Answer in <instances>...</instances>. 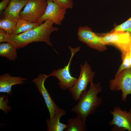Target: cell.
Here are the masks:
<instances>
[{
  "instance_id": "cell-2",
  "label": "cell",
  "mask_w": 131,
  "mask_h": 131,
  "mask_svg": "<svg viewBox=\"0 0 131 131\" xmlns=\"http://www.w3.org/2000/svg\"><path fill=\"white\" fill-rule=\"evenodd\" d=\"M102 88L100 82L96 83L91 81L89 89L82 93L77 104L71 111L75 112L83 121L85 122L87 118L95 113L103 101L102 98L98 96Z\"/></svg>"
},
{
  "instance_id": "cell-18",
  "label": "cell",
  "mask_w": 131,
  "mask_h": 131,
  "mask_svg": "<svg viewBox=\"0 0 131 131\" xmlns=\"http://www.w3.org/2000/svg\"><path fill=\"white\" fill-rule=\"evenodd\" d=\"M17 21L9 18H1L0 20V29L11 35L14 31Z\"/></svg>"
},
{
  "instance_id": "cell-4",
  "label": "cell",
  "mask_w": 131,
  "mask_h": 131,
  "mask_svg": "<svg viewBox=\"0 0 131 131\" xmlns=\"http://www.w3.org/2000/svg\"><path fill=\"white\" fill-rule=\"evenodd\" d=\"M81 71L80 76L74 86L69 89L73 99L79 100L82 93L86 90L88 84L93 81L95 73L92 71L91 67L85 61L83 65H80Z\"/></svg>"
},
{
  "instance_id": "cell-15",
  "label": "cell",
  "mask_w": 131,
  "mask_h": 131,
  "mask_svg": "<svg viewBox=\"0 0 131 131\" xmlns=\"http://www.w3.org/2000/svg\"><path fill=\"white\" fill-rule=\"evenodd\" d=\"M16 47L11 43L4 42L0 44V55L11 61H14L17 57Z\"/></svg>"
},
{
  "instance_id": "cell-17",
  "label": "cell",
  "mask_w": 131,
  "mask_h": 131,
  "mask_svg": "<svg viewBox=\"0 0 131 131\" xmlns=\"http://www.w3.org/2000/svg\"><path fill=\"white\" fill-rule=\"evenodd\" d=\"M87 129L85 122L83 121L77 115L75 118L69 119L65 131H85Z\"/></svg>"
},
{
  "instance_id": "cell-6",
  "label": "cell",
  "mask_w": 131,
  "mask_h": 131,
  "mask_svg": "<svg viewBox=\"0 0 131 131\" xmlns=\"http://www.w3.org/2000/svg\"><path fill=\"white\" fill-rule=\"evenodd\" d=\"M109 84L110 90H121V99L125 102L128 95L131 94V68L124 69L116 74L114 79L110 80Z\"/></svg>"
},
{
  "instance_id": "cell-9",
  "label": "cell",
  "mask_w": 131,
  "mask_h": 131,
  "mask_svg": "<svg viewBox=\"0 0 131 131\" xmlns=\"http://www.w3.org/2000/svg\"><path fill=\"white\" fill-rule=\"evenodd\" d=\"M46 0L47 5L46 10L38 22L40 25L43 21L49 20L55 25H61L67 9L52 1Z\"/></svg>"
},
{
  "instance_id": "cell-14",
  "label": "cell",
  "mask_w": 131,
  "mask_h": 131,
  "mask_svg": "<svg viewBox=\"0 0 131 131\" xmlns=\"http://www.w3.org/2000/svg\"><path fill=\"white\" fill-rule=\"evenodd\" d=\"M66 114L65 111L59 108L54 117L47 119L46 123L48 131H63L67 127V125L60 122V118Z\"/></svg>"
},
{
  "instance_id": "cell-16",
  "label": "cell",
  "mask_w": 131,
  "mask_h": 131,
  "mask_svg": "<svg viewBox=\"0 0 131 131\" xmlns=\"http://www.w3.org/2000/svg\"><path fill=\"white\" fill-rule=\"evenodd\" d=\"M40 25L38 22H32L19 19L17 21L13 32L11 35H17L25 32L37 27Z\"/></svg>"
},
{
  "instance_id": "cell-23",
  "label": "cell",
  "mask_w": 131,
  "mask_h": 131,
  "mask_svg": "<svg viewBox=\"0 0 131 131\" xmlns=\"http://www.w3.org/2000/svg\"><path fill=\"white\" fill-rule=\"evenodd\" d=\"M11 0H3L0 3V16L9 3Z\"/></svg>"
},
{
  "instance_id": "cell-22",
  "label": "cell",
  "mask_w": 131,
  "mask_h": 131,
  "mask_svg": "<svg viewBox=\"0 0 131 131\" xmlns=\"http://www.w3.org/2000/svg\"><path fill=\"white\" fill-rule=\"evenodd\" d=\"M52 1L66 9L72 8L73 6V0H48Z\"/></svg>"
},
{
  "instance_id": "cell-24",
  "label": "cell",
  "mask_w": 131,
  "mask_h": 131,
  "mask_svg": "<svg viewBox=\"0 0 131 131\" xmlns=\"http://www.w3.org/2000/svg\"><path fill=\"white\" fill-rule=\"evenodd\" d=\"M129 53L130 62L131 68V42L129 45Z\"/></svg>"
},
{
  "instance_id": "cell-3",
  "label": "cell",
  "mask_w": 131,
  "mask_h": 131,
  "mask_svg": "<svg viewBox=\"0 0 131 131\" xmlns=\"http://www.w3.org/2000/svg\"><path fill=\"white\" fill-rule=\"evenodd\" d=\"M71 53V55L67 64L65 65L63 68L55 69L51 72L48 75L56 77L58 80L59 82L57 83L60 88L66 90L72 88L74 85L77 78L72 76L71 74L70 67L72 61L75 54L80 50L81 47H78L74 48L70 46H68Z\"/></svg>"
},
{
  "instance_id": "cell-1",
  "label": "cell",
  "mask_w": 131,
  "mask_h": 131,
  "mask_svg": "<svg viewBox=\"0 0 131 131\" xmlns=\"http://www.w3.org/2000/svg\"><path fill=\"white\" fill-rule=\"evenodd\" d=\"M53 24L51 20H46L37 27L18 34L10 35L6 32L2 42L10 43L17 49L23 48L33 42H43L52 47L57 53L53 48L50 39L51 33L58 30V27L53 26Z\"/></svg>"
},
{
  "instance_id": "cell-12",
  "label": "cell",
  "mask_w": 131,
  "mask_h": 131,
  "mask_svg": "<svg viewBox=\"0 0 131 131\" xmlns=\"http://www.w3.org/2000/svg\"><path fill=\"white\" fill-rule=\"evenodd\" d=\"M28 79L20 76H12L8 74L0 76V92L6 93L9 95H12V87L15 85L21 84L25 83Z\"/></svg>"
},
{
  "instance_id": "cell-8",
  "label": "cell",
  "mask_w": 131,
  "mask_h": 131,
  "mask_svg": "<svg viewBox=\"0 0 131 131\" xmlns=\"http://www.w3.org/2000/svg\"><path fill=\"white\" fill-rule=\"evenodd\" d=\"M77 34L79 40L88 46L100 52L106 49L105 45L101 41L100 36L93 32L87 26L79 27Z\"/></svg>"
},
{
  "instance_id": "cell-20",
  "label": "cell",
  "mask_w": 131,
  "mask_h": 131,
  "mask_svg": "<svg viewBox=\"0 0 131 131\" xmlns=\"http://www.w3.org/2000/svg\"><path fill=\"white\" fill-rule=\"evenodd\" d=\"M9 102L7 95H0V109L3 111L6 114L11 111L12 108L8 104Z\"/></svg>"
},
{
  "instance_id": "cell-19",
  "label": "cell",
  "mask_w": 131,
  "mask_h": 131,
  "mask_svg": "<svg viewBox=\"0 0 131 131\" xmlns=\"http://www.w3.org/2000/svg\"><path fill=\"white\" fill-rule=\"evenodd\" d=\"M126 32L131 34V17L123 23L116 26L112 31Z\"/></svg>"
},
{
  "instance_id": "cell-13",
  "label": "cell",
  "mask_w": 131,
  "mask_h": 131,
  "mask_svg": "<svg viewBox=\"0 0 131 131\" xmlns=\"http://www.w3.org/2000/svg\"><path fill=\"white\" fill-rule=\"evenodd\" d=\"M28 0H11L8 5L2 12L1 18L7 17L18 20L22 8Z\"/></svg>"
},
{
  "instance_id": "cell-5",
  "label": "cell",
  "mask_w": 131,
  "mask_h": 131,
  "mask_svg": "<svg viewBox=\"0 0 131 131\" xmlns=\"http://www.w3.org/2000/svg\"><path fill=\"white\" fill-rule=\"evenodd\" d=\"M47 5L46 0H28L24 9L20 13L19 19L38 22L44 14Z\"/></svg>"
},
{
  "instance_id": "cell-21",
  "label": "cell",
  "mask_w": 131,
  "mask_h": 131,
  "mask_svg": "<svg viewBox=\"0 0 131 131\" xmlns=\"http://www.w3.org/2000/svg\"><path fill=\"white\" fill-rule=\"evenodd\" d=\"M123 62L120 66L116 74L119 73L122 70L126 69L131 68L130 62L129 52L122 54Z\"/></svg>"
},
{
  "instance_id": "cell-7",
  "label": "cell",
  "mask_w": 131,
  "mask_h": 131,
  "mask_svg": "<svg viewBox=\"0 0 131 131\" xmlns=\"http://www.w3.org/2000/svg\"><path fill=\"white\" fill-rule=\"evenodd\" d=\"M110 113L113 118L109 124L111 126L114 125L112 131H131V108L127 112L118 106L114 107Z\"/></svg>"
},
{
  "instance_id": "cell-10",
  "label": "cell",
  "mask_w": 131,
  "mask_h": 131,
  "mask_svg": "<svg viewBox=\"0 0 131 131\" xmlns=\"http://www.w3.org/2000/svg\"><path fill=\"white\" fill-rule=\"evenodd\" d=\"M100 37L104 44L114 45L120 50L122 53L126 52L127 45L131 40V34L124 32L112 31Z\"/></svg>"
},
{
  "instance_id": "cell-11",
  "label": "cell",
  "mask_w": 131,
  "mask_h": 131,
  "mask_svg": "<svg viewBox=\"0 0 131 131\" xmlns=\"http://www.w3.org/2000/svg\"><path fill=\"white\" fill-rule=\"evenodd\" d=\"M48 77V75L40 74L37 78L33 79L32 82L34 83L39 91L43 98L49 112L50 118H51L54 117L59 108L52 99L45 87V81Z\"/></svg>"
}]
</instances>
